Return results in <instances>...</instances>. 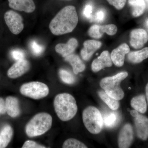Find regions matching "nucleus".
I'll return each mask as SVG.
<instances>
[{
  "label": "nucleus",
  "mask_w": 148,
  "mask_h": 148,
  "mask_svg": "<svg viewBox=\"0 0 148 148\" xmlns=\"http://www.w3.org/2000/svg\"><path fill=\"white\" fill-rule=\"evenodd\" d=\"M4 19L10 31L13 34L18 35L23 31V19L17 12L13 10L8 11L5 14Z\"/></svg>",
  "instance_id": "obj_7"
},
{
  "label": "nucleus",
  "mask_w": 148,
  "mask_h": 148,
  "mask_svg": "<svg viewBox=\"0 0 148 148\" xmlns=\"http://www.w3.org/2000/svg\"><path fill=\"white\" fill-rule=\"evenodd\" d=\"M102 43L95 40H88L84 43V48L81 51L83 59L88 61L98 49L101 47Z\"/></svg>",
  "instance_id": "obj_16"
},
{
  "label": "nucleus",
  "mask_w": 148,
  "mask_h": 148,
  "mask_svg": "<svg viewBox=\"0 0 148 148\" xmlns=\"http://www.w3.org/2000/svg\"><path fill=\"white\" fill-rule=\"evenodd\" d=\"M129 47L126 43H123L114 49L111 53V59L114 64L117 67H121L124 64L125 55L129 53Z\"/></svg>",
  "instance_id": "obj_13"
},
{
  "label": "nucleus",
  "mask_w": 148,
  "mask_h": 148,
  "mask_svg": "<svg viewBox=\"0 0 148 148\" xmlns=\"http://www.w3.org/2000/svg\"><path fill=\"white\" fill-rule=\"evenodd\" d=\"M22 148H45V146L39 145L34 141L27 140L24 143Z\"/></svg>",
  "instance_id": "obj_31"
},
{
  "label": "nucleus",
  "mask_w": 148,
  "mask_h": 148,
  "mask_svg": "<svg viewBox=\"0 0 148 148\" xmlns=\"http://www.w3.org/2000/svg\"><path fill=\"white\" fill-rule=\"evenodd\" d=\"M128 3L132 8V14L134 17L142 15L146 9V5L144 0H128Z\"/></svg>",
  "instance_id": "obj_22"
},
{
  "label": "nucleus",
  "mask_w": 148,
  "mask_h": 148,
  "mask_svg": "<svg viewBox=\"0 0 148 148\" xmlns=\"http://www.w3.org/2000/svg\"><path fill=\"white\" fill-rule=\"evenodd\" d=\"M134 138V132L132 125L129 123L125 125L119 135L118 146L120 148H127L132 145Z\"/></svg>",
  "instance_id": "obj_9"
},
{
  "label": "nucleus",
  "mask_w": 148,
  "mask_h": 148,
  "mask_svg": "<svg viewBox=\"0 0 148 148\" xmlns=\"http://www.w3.org/2000/svg\"><path fill=\"white\" fill-rule=\"evenodd\" d=\"M11 55L14 60L16 61L22 60L25 58V53L23 50L16 49L12 51Z\"/></svg>",
  "instance_id": "obj_29"
},
{
  "label": "nucleus",
  "mask_w": 148,
  "mask_h": 148,
  "mask_svg": "<svg viewBox=\"0 0 148 148\" xmlns=\"http://www.w3.org/2000/svg\"><path fill=\"white\" fill-rule=\"evenodd\" d=\"M84 123L87 130L92 134H97L102 130L103 117L97 108L89 106L85 109L82 113Z\"/></svg>",
  "instance_id": "obj_5"
},
{
  "label": "nucleus",
  "mask_w": 148,
  "mask_h": 148,
  "mask_svg": "<svg viewBox=\"0 0 148 148\" xmlns=\"http://www.w3.org/2000/svg\"><path fill=\"white\" fill-rule=\"evenodd\" d=\"M13 135V130L9 125H6L0 132V148H5L10 142Z\"/></svg>",
  "instance_id": "obj_23"
},
{
  "label": "nucleus",
  "mask_w": 148,
  "mask_h": 148,
  "mask_svg": "<svg viewBox=\"0 0 148 148\" xmlns=\"http://www.w3.org/2000/svg\"><path fill=\"white\" fill-rule=\"evenodd\" d=\"M92 6L90 4L86 5L85 7L83 12L85 17L88 18H90L91 14H92Z\"/></svg>",
  "instance_id": "obj_32"
},
{
  "label": "nucleus",
  "mask_w": 148,
  "mask_h": 148,
  "mask_svg": "<svg viewBox=\"0 0 148 148\" xmlns=\"http://www.w3.org/2000/svg\"><path fill=\"white\" fill-rule=\"evenodd\" d=\"M54 107L58 117L62 121L72 119L76 114L77 106L73 96L69 93L58 94L54 100Z\"/></svg>",
  "instance_id": "obj_2"
},
{
  "label": "nucleus",
  "mask_w": 148,
  "mask_h": 148,
  "mask_svg": "<svg viewBox=\"0 0 148 148\" xmlns=\"http://www.w3.org/2000/svg\"><path fill=\"white\" fill-rule=\"evenodd\" d=\"M6 112L5 102L2 98H0V115L4 114Z\"/></svg>",
  "instance_id": "obj_34"
},
{
  "label": "nucleus",
  "mask_w": 148,
  "mask_h": 148,
  "mask_svg": "<svg viewBox=\"0 0 148 148\" xmlns=\"http://www.w3.org/2000/svg\"><path fill=\"white\" fill-rule=\"evenodd\" d=\"M145 1V2L146 3V9L147 10H148V0H144Z\"/></svg>",
  "instance_id": "obj_37"
},
{
  "label": "nucleus",
  "mask_w": 148,
  "mask_h": 148,
  "mask_svg": "<svg viewBox=\"0 0 148 148\" xmlns=\"http://www.w3.org/2000/svg\"><path fill=\"white\" fill-rule=\"evenodd\" d=\"M106 16L105 12L101 10L97 12L96 14V19L99 22H102L104 20Z\"/></svg>",
  "instance_id": "obj_33"
},
{
  "label": "nucleus",
  "mask_w": 148,
  "mask_h": 148,
  "mask_svg": "<svg viewBox=\"0 0 148 148\" xmlns=\"http://www.w3.org/2000/svg\"><path fill=\"white\" fill-rule=\"evenodd\" d=\"M131 107L140 113L147 112V103L145 95H140L132 98L130 102Z\"/></svg>",
  "instance_id": "obj_21"
},
{
  "label": "nucleus",
  "mask_w": 148,
  "mask_h": 148,
  "mask_svg": "<svg viewBox=\"0 0 148 148\" xmlns=\"http://www.w3.org/2000/svg\"><path fill=\"white\" fill-rule=\"evenodd\" d=\"M112 66V61L110 54L108 51H104L92 62L91 69L92 71L97 73L106 67H110Z\"/></svg>",
  "instance_id": "obj_12"
},
{
  "label": "nucleus",
  "mask_w": 148,
  "mask_h": 148,
  "mask_svg": "<svg viewBox=\"0 0 148 148\" xmlns=\"http://www.w3.org/2000/svg\"><path fill=\"white\" fill-rule=\"evenodd\" d=\"M117 27L113 24L105 25H94L90 27L88 31L89 36L95 39L103 36L104 33L110 36H113L117 32Z\"/></svg>",
  "instance_id": "obj_8"
},
{
  "label": "nucleus",
  "mask_w": 148,
  "mask_h": 148,
  "mask_svg": "<svg viewBox=\"0 0 148 148\" xmlns=\"http://www.w3.org/2000/svg\"><path fill=\"white\" fill-rule=\"evenodd\" d=\"M108 2L119 10L124 7L126 0H107Z\"/></svg>",
  "instance_id": "obj_30"
},
{
  "label": "nucleus",
  "mask_w": 148,
  "mask_h": 148,
  "mask_svg": "<svg viewBox=\"0 0 148 148\" xmlns=\"http://www.w3.org/2000/svg\"><path fill=\"white\" fill-rule=\"evenodd\" d=\"M52 117L47 113L37 114L26 126L25 131L29 137H34L45 134L52 125Z\"/></svg>",
  "instance_id": "obj_3"
},
{
  "label": "nucleus",
  "mask_w": 148,
  "mask_h": 148,
  "mask_svg": "<svg viewBox=\"0 0 148 148\" xmlns=\"http://www.w3.org/2000/svg\"><path fill=\"white\" fill-rule=\"evenodd\" d=\"M78 42L75 38H72L69 40L66 44L60 43L55 47L56 52L61 54L65 58L70 54H72L77 47Z\"/></svg>",
  "instance_id": "obj_17"
},
{
  "label": "nucleus",
  "mask_w": 148,
  "mask_h": 148,
  "mask_svg": "<svg viewBox=\"0 0 148 148\" xmlns=\"http://www.w3.org/2000/svg\"><path fill=\"white\" fill-rule=\"evenodd\" d=\"M30 48L33 53L36 56L42 54L45 51V47L38 43L36 41L33 40L30 43Z\"/></svg>",
  "instance_id": "obj_28"
},
{
  "label": "nucleus",
  "mask_w": 148,
  "mask_h": 148,
  "mask_svg": "<svg viewBox=\"0 0 148 148\" xmlns=\"http://www.w3.org/2000/svg\"><path fill=\"white\" fill-rule=\"evenodd\" d=\"M29 61L24 59L16 61L8 71V76L12 79L17 78L26 73L30 69Z\"/></svg>",
  "instance_id": "obj_11"
},
{
  "label": "nucleus",
  "mask_w": 148,
  "mask_h": 148,
  "mask_svg": "<svg viewBox=\"0 0 148 148\" xmlns=\"http://www.w3.org/2000/svg\"><path fill=\"white\" fill-rule=\"evenodd\" d=\"M147 27L148 28V20L147 21Z\"/></svg>",
  "instance_id": "obj_38"
},
{
  "label": "nucleus",
  "mask_w": 148,
  "mask_h": 148,
  "mask_svg": "<svg viewBox=\"0 0 148 148\" xmlns=\"http://www.w3.org/2000/svg\"><path fill=\"white\" fill-rule=\"evenodd\" d=\"M127 76V72H123L113 76L106 77L100 82V86L109 96L120 101L124 96V92L121 87L120 84Z\"/></svg>",
  "instance_id": "obj_4"
},
{
  "label": "nucleus",
  "mask_w": 148,
  "mask_h": 148,
  "mask_svg": "<svg viewBox=\"0 0 148 148\" xmlns=\"http://www.w3.org/2000/svg\"><path fill=\"white\" fill-rule=\"evenodd\" d=\"M135 124L137 136L141 140H146L148 138V118L139 114L135 117Z\"/></svg>",
  "instance_id": "obj_14"
},
{
  "label": "nucleus",
  "mask_w": 148,
  "mask_h": 148,
  "mask_svg": "<svg viewBox=\"0 0 148 148\" xmlns=\"http://www.w3.org/2000/svg\"><path fill=\"white\" fill-rule=\"evenodd\" d=\"M148 58V47L128 53L127 59L133 64H139Z\"/></svg>",
  "instance_id": "obj_20"
},
{
  "label": "nucleus",
  "mask_w": 148,
  "mask_h": 148,
  "mask_svg": "<svg viewBox=\"0 0 148 148\" xmlns=\"http://www.w3.org/2000/svg\"><path fill=\"white\" fill-rule=\"evenodd\" d=\"M78 17L73 6L65 7L51 21L49 28L53 34L60 36L71 33L76 27Z\"/></svg>",
  "instance_id": "obj_1"
},
{
  "label": "nucleus",
  "mask_w": 148,
  "mask_h": 148,
  "mask_svg": "<svg viewBox=\"0 0 148 148\" xmlns=\"http://www.w3.org/2000/svg\"><path fill=\"white\" fill-rule=\"evenodd\" d=\"M20 91L22 95L38 100L46 97L49 93V88L43 83L33 82L22 85Z\"/></svg>",
  "instance_id": "obj_6"
},
{
  "label": "nucleus",
  "mask_w": 148,
  "mask_h": 148,
  "mask_svg": "<svg viewBox=\"0 0 148 148\" xmlns=\"http://www.w3.org/2000/svg\"><path fill=\"white\" fill-rule=\"evenodd\" d=\"M148 41V34L144 29H135L131 31L130 42V45L135 49L143 47Z\"/></svg>",
  "instance_id": "obj_10"
},
{
  "label": "nucleus",
  "mask_w": 148,
  "mask_h": 148,
  "mask_svg": "<svg viewBox=\"0 0 148 148\" xmlns=\"http://www.w3.org/2000/svg\"><path fill=\"white\" fill-rule=\"evenodd\" d=\"M98 94L101 99L108 105L111 110H116L119 108V101L109 96L105 91L101 90L98 91Z\"/></svg>",
  "instance_id": "obj_24"
},
{
  "label": "nucleus",
  "mask_w": 148,
  "mask_h": 148,
  "mask_svg": "<svg viewBox=\"0 0 148 148\" xmlns=\"http://www.w3.org/2000/svg\"><path fill=\"white\" fill-rule=\"evenodd\" d=\"M146 98H147V102L148 105V83L146 86Z\"/></svg>",
  "instance_id": "obj_36"
},
{
  "label": "nucleus",
  "mask_w": 148,
  "mask_h": 148,
  "mask_svg": "<svg viewBox=\"0 0 148 148\" xmlns=\"http://www.w3.org/2000/svg\"><path fill=\"white\" fill-rule=\"evenodd\" d=\"M103 124L106 127L112 128L115 126L117 122L118 117L116 114L114 112L106 115L103 118Z\"/></svg>",
  "instance_id": "obj_25"
},
{
  "label": "nucleus",
  "mask_w": 148,
  "mask_h": 148,
  "mask_svg": "<svg viewBox=\"0 0 148 148\" xmlns=\"http://www.w3.org/2000/svg\"><path fill=\"white\" fill-rule=\"evenodd\" d=\"M130 114L132 115V116L135 118L138 116V115L139 114V112L135 110H132L130 111Z\"/></svg>",
  "instance_id": "obj_35"
},
{
  "label": "nucleus",
  "mask_w": 148,
  "mask_h": 148,
  "mask_svg": "<svg viewBox=\"0 0 148 148\" xmlns=\"http://www.w3.org/2000/svg\"><path fill=\"white\" fill-rule=\"evenodd\" d=\"M62 147L64 148H87V146L80 141L73 139L70 138L66 140L64 142Z\"/></svg>",
  "instance_id": "obj_26"
},
{
  "label": "nucleus",
  "mask_w": 148,
  "mask_h": 148,
  "mask_svg": "<svg viewBox=\"0 0 148 148\" xmlns=\"http://www.w3.org/2000/svg\"><path fill=\"white\" fill-rule=\"evenodd\" d=\"M6 110L9 116L12 118L16 117L20 113L18 99L12 96H9L6 99Z\"/></svg>",
  "instance_id": "obj_18"
},
{
  "label": "nucleus",
  "mask_w": 148,
  "mask_h": 148,
  "mask_svg": "<svg viewBox=\"0 0 148 148\" xmlns=\"http://www.w3.org/2000/svg\"><path fill=\"white\" fill-rule=\"evenodd\" d=\"M65 60L69 62L73 67L74 73L77 75L84 71L85 65L78 56L71 54L65 57Z\"/></svg>",
  "instance_id": "obj_19"
},
{
  "label": "nucleus",
  "mask_w": 148,
  "mask_h": 148,
  "mask_svg": "<svg viewBox=\"0 0 148 148\" xmlns=\"http://www.w3.org/2000/svg\"><path fill=\"white\" fill-rule=\"evenodd\" d=\"M9 6L15 10L32 13L36 9L33 0H8Z\"/></svg>",
  "instance_id": "obj_15"
},
{
  "label": "nucleus",
  "mask_w": 148,
  "mask_h": 148,
  "mask_svg": "<svg viewBox=\"0 0 148 148\" xmlns=\"http://www.w3.org/2000/svg\"><path fill=\"white\" fill-rule=\"evenodd\" d=\"M59 75L62 81L67 84H73L75 81L74 76L66 70L61 69L59 71Z\"/></svg>",
  "instance_id": "obj_27"
}]
</instances>
